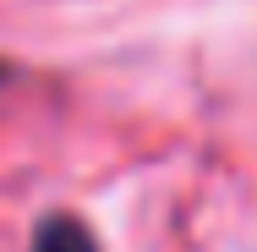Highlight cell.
<instances>
[{
  "instance_id": "obj_2",
  "label": "cell",
  "mask_w": 257,
  "mask_h": 252,
  "mask_svg": "<svg viewBox=\"0 0 257 252\" xmlns=\"http://www.w3.org/2000/svg\"><path fill=\"white\" fill-rule=\"evenodd\" d=\"M11 77H17V71H11V66H6V60H0V82H11Z\"/></svg>"
},
{
  "instance_id": "obj_1",
  "label": "cell",
  "mask_w": 257,
  "mask_h": 252,
  "mask_svg": "<svg viewBox=\"0 0 257 252\" xmlns=\"http://www.w3.org/2000/svg\"><path fill=\"white\" fill-rule=\"evenodd\" d=\"M33 252H99L93 230L71 214H50L39 230H33Z\"/></svg>"
}]
</instances>
